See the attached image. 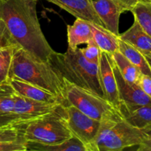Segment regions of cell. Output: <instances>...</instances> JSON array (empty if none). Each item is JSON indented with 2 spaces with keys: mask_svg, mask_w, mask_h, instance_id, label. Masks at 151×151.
<instances>
[{
  "mask_svg": "<svg viewBox=\"0 0 151 151\" xmlns=\"http://www.w3.org/2000/svg\"><path fill=\"white\" fill-rule=\"evenodd\" d=\"M37 0H0V18L16 44L37 60L48 61L54 52L41 29Z\"/></svg>",
  "mask_w": 151,
  "mask_h": 151,
  "instance_id": "obj_1",
  "label": "cell"
},
{
  "mask_svg": "<svg viewBox=\"0 0 151 151\" xmlns=\"http://www.w3.org/2000/svg\"><path fill=\"white\" fill-rule=\"evenodd\" d=\"M13 76L50 91L59 97L64 106H68L65 79L48 61L37 60L23 49L19 48L10 66L9 78Z\"/></svg>",
  "mask_w": 151,
  "mask_h": 151,
  "instance_id": "obj_2",
  "label": "cell"
},
{
  "mask_svg": "<svg viewBox=\"0 0 151 151\" xmlns=\"http://www.w3.org/2000/svg\"><path fill=\"white\" fill-rule=\"evenodd\" d=\"M48 62L67 81L105 98L99 80V64L86 60L80 48L68 47L65 53L54 51Z\"/></svg>",
  "mask_w": 151,
  "mask_h": 151,
  "instance_id": "obj_3",
  "label": "cell"
},
{
  "mask_svg": "<svg viewBox=\"0 0 151 151\" xmlns=\"http://www.w3.org/2000/svg\"><path fill=\"white\" fill-rule=\"evenodd\" d=\"M100 122L91 151H117L139 146L147 135V132L127 122L116 108L105 114Z\"/></svg>",
  "mask_w": 151,
  "mask_h": 151,
  "instance_id": "obj_4",
  "label": "cell"
},
{
  "mask_svg": "<svg viewBox=\"0 0 151 151\" xmlns=\"http://www.w3.org/2000/svg\"><path fill=\"white\" fill-rule=\"evenodd\" d=\"M65 106L47 114L20 124L22 136L27 141L55 145L73 137L65 119Z\"/></svg>",
  "mask_w": 151,
  "mask_h": 151,
  "instance_id": "obj_5",
  "label": "cell"
},
{
  "mask_svg": "<svg viewBox=\"0 0 151 151\" xmlns=\"http://www.w3.org/2000/svg\"><path fill=\"white\" fill-rule=\"evenodd\" d=\"M68 106H73L95 119L101 121L114 106L104 97L91 91L78 86L65 79Z\"/></svg>",
  "mask_w": 151,
  "mask_h": 151,
  "instance_id": "obj_6",
  "label": "cell"
},
{
  "mask_svg": "<svg viewBox=\"0 0 151 151\" xmlns=\"http://www.w3.org/2000/svg\"><path fill=\"white\" fill-rule=\"evenodd\" d=\"M65 109V119L73 136L85 145L87 151H91L101 122L84 114L73 106H66Z\"/></svg>",
  "mask_w": 151,
  "mask_h": 151,
  "instance_id": "obj_7",
  "label": "cell"
},
{
  "mask_svg": "<svg viewBox=\"0 0 151 151\" xmlns=\"http://www.w3.org/2000/svg\"><path fill=\"white\" fill-rule=\"evenodd\" d=\"M112 56L110 54L101 52L99 62V75L100 83L105 98L116 109L120 106L118 87L112 65Z\"/></svg>",
  "mask_w": 151,
  "mask_h": 151,
  "instance_id": "obj_8",
  "label": "cell"
},
{
  "mask_svg": "<svg viewBox=\"0 0 151 151\" xmlns=\"http://www.w3.org/2000/svg\"><path fill=\"white\" fill-rule=\"evenodd\" d=\"M112 65L116 80L120 103L130 106H151V97L145 94L137 84L126 81L118 71L113 60Z\"/></svg>",
  "mask_w": 151,
  "mask_h": 151,
  "instance_id": "obj_9",
  "label": "cell"
},
{
  "mask_svg": "<svg viewBox=\"0 0 151 151\" xmlns=\"http://www.w3.org/2000/svg\"><path fill=\"white\" fill-rule=\"evenodd\" d=\"M14 113L28 120L47 114L57 110L62 104L37 101L20 95L16 91L14 96Z\"/></svg>",
  "mask_w": 151,
  "mask_h": 151,
  "instance_id": "obj_10",
  "label": "cell"
},
{
  "mask_svg": "<svg viewBox=\"0 0 151 151\" xmlns=\"http://www.w3.org/2000/svg\"><path fill=\"white\" fill-rule=\"evenodd\" d=\"M59 6L64 10L89 22H93L104 27L103 23L95 10L93 0H46Z\"/></svg>",
  "mask_w": 151,
  "mask_h": 151,
  "instance_id": "obj_11",
  "label": "cell"
},
{
  "mask_svg": "<svg viewBox=\"0 0 151 151\" xmlns=\"http://www.w3.org/2000/svg\"><path fill=\"white\" fill-rule=\"evenodd\" d=\"M93 4L104 27L113 33L119 35V18L124 11L118 0H93Z\"/></svg>",
  "mask_w": 151,
  "mask_h": 151,
  "instance_id": "obj_12",
  "label": "cell"
},
{
  "mask_svg": "<svg viewBox=\"0 0 151 151\" xmlns=\"http://www.w3.org/2000/svg\"><path fill=\"white\" fill-rule=\"evenodd\" d=\"M8 81L15 91L20 95L37 101L50 103H60L63 105L59 98L47 90L26 82L17 77L13 76ZM64 106V105H63Z\"/></svg>",
  "mask_w": 151,
  "mask_h": 151,
  "instance_id": "obj_13",
  "label": "cell"
},
{
  "mask_svg": "<svg viewBox=\"0 0 151 151\" xmlns=\"http://www.w3.org/2000/svg\"><path fill=\"white\" fill-rule=\"evenodd\" d=\"M118 110L132 126L145 132L151 131V106H130L120 103Z\"/></svg>",
  "mask_w": 151,
  "mask_h": 151,
  "instance_id": "obj_14",
  "label": "cell"
},
{
  "mask_svg": "<svg viewBox=\"0 0 151 151\" xmlns=\"http://www.w3.org/2000/svg\"><path fill=\"white\" fill-rule=\"evenodd\" d=\"M67 35L68 47L73 50L93 39L90 23L81 19H76L72 25L67 26Z\"/></svg>",
  "mask_w": 151,
  "mask_h": 151,
  "instance_id": "obj_15",
  "label": "cell"
},
{
  "mask_svg": "<svg viewBox=\"0 0 151 151\" xmlns=\"http://www.w3.org/2000/svg\"><path fill=\"white\" fill-rule=\"evenodd\" d=\"M119 38L137 49L142 54L151 52V37L145 32L137 21L134 20L133 25Z\"/></svg>",
  "mask_w": 151,
  "mask_h": 151,
  "instance_id": "obj_16",
  "label": "cell"
},
{
  "mask_svg": "<svg viewBox=\"0 0 151 151\" xmlns=\"http://www.w3.org/2000/svg\"><path fill=\"white\" fill-rule=\"evenodd\" d=\"M89 23L93 33V40L101 51L105 52L110 55L118 51L119 35L113 33L102 25L93 22Z\"/></svg>",
  "mask_w": 151,
  "mask_h": 151,
  "instance_id": "obj_17",
  "label": "cell"
},
{
  "mask_svg": "<svg viewBox=\"0 0 151 151\" xmlns=\"http://www.w3.org/2000/svg\"><path fill=\"white\" fill-rule=\"evenodd\" d=\"M27 150L31 151H87L85 145L74 136L55 145H44L27 141Z\"/></svg>",
  "mask_w": 151,
  "mask_h": 151,
  "instance_id": "obj_18",
  "label": "cell"
},
{
  "mask_svg": "<svg viewBox=\"0 0 151 151\" xmlns=\"http://www.w3.org/2000/svg\"><path fill=\"white\" fill-rule=\"evenodd\" d=\"M118 51L121 52L144 75L151 77V69L144 55L133 46L119 38Z\"/></svg>",
  "mask_w": 151,
  "mask_h": 151,
  "instance_id": "obj_19",
  "label": "cell"
},
{
  "mask_svg": "<svg viewBox=\"0 0 151 151\" xmlns=\"http://www.w3.org/2000/svg\"><path fill=\"white\" fill-rule=\"evenodd\" d=\"M111 56L123 78L128 82L138 85L142 74L140 70L118 50L111 55Z\"/></svg>",
  "mask_w": 151,
  "mask_h": 151,
  "instance_id": "obj_20",
  "label": "cell"
},
{
  "mask_svg": "<svg viewBox=\"0 0 151 151\" xmlns=\"http://www.w3.org/2000/svg\"><path fill=\"white\" fill-rule=\"evenodd\" d=\"M18 45H11L0 48V83L8 81L10 66Z\"/></svg>",
  "mask_w": 151,
  "mask_h": 151,
  "instance_id": "obj_21",
  "label": "cell"
},
{
  "mask_svg": "<svg viewBox=\"0 0 151 151\" xmlns=\"http://www.w3.org/2000/svg\"><path fill=\"white\" fill-rule=\"evenodd\" d=\"M134 20L151 37V3H139L131 10Z\"/></svg>",
  "mask_w": 151,
  "mask_h": 151,
  "instance_id": "obj_22",
  "label": "cell"
},
{
  "mask_svg": "<svg viewBox=\"0 0 151 151\" xmlns=\"http://www.w3.org/2000/svg\"><path fill=\"white\" fill-rule=\"evenodd\" d=\"M15 93L9 81L0 83V111L14 113Z\"/></svg>",
  "mask_w": 151,
  "mask_h": 151,
  "instance_id": "obj_23",
  "label": "cell"
},
{
  "mask_svg": "<svg viewBox=\"0 0 151 151\" xmlns=\"http://www.w3.org/2000/svg\"><path fill=\"white\" fill-rule=\"evenodd\" d=\"M81 52L86 60L90 63L99 64L102 51L94 40L92 39L91 41H89L85 48L81 49Z\"/></svg>",
  "mask_w": 151,
  "mask_h": 151,
  "instance_id": "obj_24",
  "label": "cell"
},
{
  "mask_svg": "<svg viewBox=\"0 0 151 151\" xmlns=\"http://www.w3.org/2000/svg\"><path fill=\"white\" fill-rule=\"evenodd\" d=\"M22 137L19 125L0 128V142L16 141Z\"/></svg>",
  "mask_w": 151,
  "mask_h": 151,
  "instance_id": "obj_25",
  "label": "cell"
},
{
  "mask_svg": "<svg viewBox=\"0 0 151 151\" xmlns=\"http://www.w3.org/2000/svg\"><path fill=\"white\" fill-rule=\"evenodd\" d=\"M29 120L16 113L0 111V128L25 124Z\"/></svg>",
  "mask_w": 151,
  "mask_h": 151,
  "instance_id": "obj_26",
  "label": "cell"
},
{
  "mask_svg": "<svg viewBox=\"0 0 151 151\" xmlns=\"http://www.w3.org/2000/svg\"><path fill=\"white\" fill-rule=\"evenodd\" d=\"M27 150V140L22 136L12 142H0V151H25Z\"/></svg>",
  "mask_w": 151,
  "mask_h": 151,
  "instance_id": "obj_27",
  "label": "cell"
},
{
  "mask_svg": "<svg viewBox=\"0 0 151 151\" xmlns=\"http://www.w3.org/2000/svg\"><path fill=\"white\" fill-rule=\"evenodd\" d=\"M16 44V41L12 37L7 25L3 19L0 18V48Z\"/></svg>",
  "mask_w": 151,
  "mask_h": 151,
  "instance_id": "obj_28",
  "label": "cell"
},
{
  "mask_svg": "<svg viewBox=\"0 0 151 151\" xmlns=\"http://www.w3.org/2000/svg\"><path fill=\"white\" fill-rule=\"evenodd\" d=\"M138 86L143 90L145 94L151 97V77L142 74L138 82Z\"/></svg>",
  "mask_w": 151,
  "mask_h": 151,
  "instance_id": "obj_29",
  "label": "cell"
},
{
  "mask_svg": "<svg viewBox=\"0 0 151 151\" xmlns=\"http://www.w3.org/2000/svg\"><path fill=\"white\" fill-rule=\"evenodd\" d=\"M124 12L131 11L132 9L139 3H151V0H118Z\"/></svg>",
  "mask_w": 151,
  "mask_h": 151,
  "instance_id": "obj_30",
  "label": "cell"
},
{
  "mask_svg": "<svg viewBox=\"0 0 151 151\" xmlns=\"http://www.w3.org/2000/svg\"><path fill=\"white\" fill-rule=\"evenodd\" d=\"M139 151H151V131H147V135L143 141L138 146Z\"/></svg>",
  "mask_w": 151,
  "mask_h": 151,
  "instance_id": "obj_31",
  "label": "cell"
},
{
  "mask_svg": "<svg viewBox=\"0 0 151 151\" xmlns=\"http://www.w3.org/2000/svg\"><path fill=\"white\" fill-rule=\"evenodd\" d=\"M144 56L146 58L148 64H149L150 67L151 69V52L150 53H147V54H143Z\"/></svg>",
  "mask_w": 151,
  "mask_h": 151,
  "instance_id": "obj_32",
  "label": "cell"
}]
</instances>
